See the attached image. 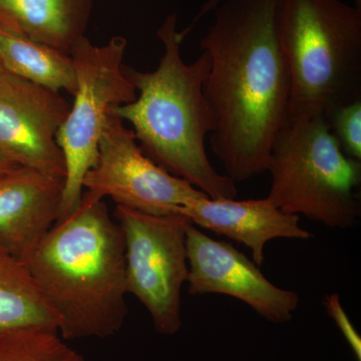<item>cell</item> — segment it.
Here are the masks:
<instances>
[{"label": "cell", "mask_w": 361, "mask_h": 361, "mask_svg": "<svg viewBox=\"0 0 361 361\" xmlns=\"http://www.w3.org/2000/svg\"><path fill=\"white\" fill-rule=\"evenodd\" d=\"M18 167H20V166L16 165L14 161L7 158V157L0 151V176L6 174V173L11 172V171Z\"/></svg>", "instance_id": "obj_20"}, {"label": "cell", "mask_w": 361, "mask_h": 361, "mask_svg": "<svg viewBox=\"0 0 361 361\" xmlns=\"http://www.w3.org/2000/svg\"><path fill=\"white\" fill-rule=\"evenodd\" d=\"M280 0H224L201 42L213 153L235 183L267 170L288 118L290 80L278 33Z\"/></svg>", "instance_id": "obj_1"}, {"label": "cell", "mask_w": 361, "mask_h": 361, "mask_svg": "<svg viewBox=\"0 0 361 361\" xmlns=\"http://www.w3.org/2000/svg\"><path fill=\"white\" fill-rule=\"evenodd\" d=\"M194 225L248 247L253 262L264 263L266 244L278 238L307 240L312 234L299 225V216L283 212L267 198L214 200L203 194L178 209Z\"/></svg>", "instance_id": "obj_12"}, {"label": "cell", "mask_w": 361, "mask_h": 361, "mask_svg": "<svg viewBox=\"0 0 361 361\" xmlns=\"http://www.w3.org/2000/svg\"><path fill=\"white\" fill-rule=\"evenodd\" d=\"M25 262L65 341L121 331L128 315L125 241L104 200L82 195Z\"/></svg>", "instance_id": "obj_2"}, {"label": "cell", "mask_w": 361, "mask_h": 361, "mask_svg": "<svg viewBox=\"0 0 361 361\" xmlns=\"http://www.w3.org/2000/svg\"><path fill=\"white\" fill-rule=\"evenodd\" d=\"M355 6L361 8V0H355Z\"/></svg>", "instance_id": "obj_21"}, {"label": "cell", "mask_w": 361, "mask_h": 361, "mask_svg": "<svg viewBox=\"0 0 361 361\" xmlns=\"http://www.w3.org/2000/svg\"><path fill=\"white\" fill-rule=\"evenodd\" d=\"M329 125L342 151L361 161V99L337 109L330 116Z\"/></svg>", "instance_id": "obj_17"}, {"label": "cell", "mask_w": 361, "mask_h": 361, "mask_svg": "<svg viewBox=\"0 0 361 361\" xmlns=\"http://www.w3.org/2000/svg\"><path fill=\"white\" fill-rule=\"evenodd\" d=\"M1 71H2L1 66H0V73H1Z\"/></svg>", "instance_id": "obj_22"}, {"label": "cell", "mask_w": 361, "mask_h": 361, "mask_svg": "<svg viewBox=\"0 0 361 361\" xmlns=\"http://www.w3.org/2000/svg\"><path fill=\"white\" fill-rule=\"evenodd\" d=\"M0 361H87L58 330L25 327L0 334Z\"/></svg>", "instance_id": "obj_16"}, {"label": "cell", "mask_w": 361, "mask_h": 361, "mask_svg": "<svg viewBox=\"0 0 361 361\" xmlns=\"http://www.w3.org/2000/svg\"><path fill=\"white\" fill-rule=\"evenodd\" d=\"M0 66L2 71L54 92L73 96L77 75L70 54L49 45L14 35L0 26Z\"/></svg>", "instance_id": "obj_14"}, {"label": "cell", "mask_w": 361, "mask_h": 361, "mask_svg": "<svg viewBox=\"0 0 361 361\" xmlns=\"http://www.w3.org/2000/svg\"><path fill=\"white\" fill-rule=\"evenodd\" d=\"M71 104L59 92L0 73V151L20 167L65 180L56 135Z\"/></svg>", "instance_id": "obj_9"}, {"label": "cell", "mask_w": 361, "mask_h": 361, "mask_svg": "<svg viewBox=\"0 0 361 361\" xmlns=\"http://www.w3.org/2000/svg\"><path fill=\"white\" fill-rule=\"evenodd\" d=\"M267 199L280 210L331 228L353 227L361 215V161L350 158L322 116L287 122L271 149Z\"/></svg>", "instance_id": "obj_5"}, {"label": "cell", "mask_w": 361, "mask_h": 361, "mask_svg": "<svg viewBox=\"0 0 361 361\" xmlns=\"http://www.w3.org/2000/svg\"><path fill=\"white\" fill-rule=\"evenodd\" d=\"M323 305L327 314L334 320L342 336L346 339L351 350L355 353L356 360L361 361V337L349 319L348 313L342 307L338 294L332 293L324 297Z\"/></svg>", "instance_id": "obj_18"}, {"label": "cell", "mask_w": 361, "mask_h": 361, "mask_svg": "<svg viewBox=\"0 0 361 361\" xmlns=\"http://www.w3.org/2000/svg\"><path fill=\"white\" fill-rule=\"evenodd\" d=\"M224 1V0H206L203 4H202L200 11H198V13L195 16L193 21H192L191 25L188 26L187 28H185L184 30H182L183 35L186 37V35H189V32H191L192 30L197 25V23H199L202 20V18H205V16H208L209 13H212L214 9L216 8L221 2Z\"/></svg>", "instance_id": "obj_19"}, {"label": "cell", "mask_w": 361, "mask_h": 361, "mask_svg": "<svg viewBox=\"0 0 361 361\" xmlns=\"http://www.w3.org/2000/svg\"><path fill=\"white\" fill-rule=\"evenodd\" d=\"M290 80L287 122L330 116L361 99V8L341 0H280Z\"/></svg>", "instance_id": "obj_4"}, {"label": "cell", "mask_w": 361, "mask_h": 361, "mask_svg": "<svg viewBox=\"0 0 361 361\" xmlns=\"http://www.w3.org/2000/svg\"><path fill=\"white\" fill-rule=\"evenodd\" d=\"M186 246L188 293L234 297L271 322L292 319L300 301L298 294L273 284L232 244L211 238L192 223L187 229Z\"/></svg>", "instance_id": "obj_10"}, {"label": "cell", "mask_w": 361, "mask_h": 361, "mask_svg": "<svg viewBox=\"0 0 361 361\" xmlns=\"http://www.w3.org/2000/svg\"><path fill=\"white\" fill-rule=\"evenodd\" d=\"M115 216L125 241L128 294L146 308L157 331L177 334L189 275L186 233L191 220L180 213L153 215L122 206H116Z\"/></svg>", "instance_id": "obj_7"}, {"label": "cell", "mask_w": 361, "mask_h": 361, "mask_svg": "<svg viewBox=\"0 0 361 361\" xmlns=\"http://www.w3.org/2000/svg\"><path fill=\"white\" fill-rule=\"evenodd\" d=\"M25 327L58 330V318L25 261L0 246V334Z\"/></svg>", "instance_id": "obj_15"}, {"label": "cell", "mask_w": 361, "mask_h": 361, "mask_svg": "<svg viewBox=\"0 0 361 361\" xmlns=\"http://www.w3.org/2000/svg\"><path fill=\"white\" fill-rule=\"evenodd\" d=\"M65 180L18 167L0 176V246L23 261L56 224Z\"/></svg>", "instance_id": "obj_11"}, {"label": "cell", "mask_w": 361, "mask_h": 361, "mask_svg": "<svg viewBox=\"0 0 361 361\" xmlns=\"http://www.w3.org/2000/svg\"><path fill=\"white\" fill-rule=\"evenodd\" d=\"M126 49L127 39L123 37H114L103 45L84 37L71 49L77 90L56 135L66 166L58 221L75 212L82 201V182L96 163L99 139L111 110L132 103L137 97L123 63Z\"/></svg>", "instance_id": "obj_6"}, {"label": "cell", "mask_w": 361, "mask_h": 361, "mask_svg": "<svg viewBox=\"0 0 361 361\" xmlns=\"http://www.w3.org/2000/svg\"><path fill=\"white\" fill-rule=\"evenodd\" d=\"M82 187L84 196L92 200L109 197L116 206L153 215L177 213L186 202L204 194L152 161L132 129L113 111L104 123L96 163Z\"/></svg>", "instance_id": "obj_8"}, {"label": "cell", "mask_w": 361, "mask_h": 361, "mask_svg": "<svg viewBox=\"0 0 361 361\" xmlns=\"http://www.w3.org/2000/svg\"><path fill=\"white\" fill-rule=\"evenodd\" d=\"M157 37L164 52L156 70L126 66L137 97L111 111L129 123L142 152L157 165L210 199H235L236 183L214 169L206 152V137L214 130L204 92L209 54L203 51L194 63H185L180 51L185 37L177 30L175 13L166 18Z\"/></svg>", "instance_id": "obj_3"}, {"label": "cell", "mask_w": 361, "mask_h": 361, "mask_svg": "<svg viewBox=\"0 0 361 361\" xmlns=\"http://www.w3.org/2000/svg\"><path fill=\"white\" fill-rule=\"evenodd\" d=\"M92 0H0L7 32L70 54L85 37Z\"/></svg>", "instance_id": "obj_13"}]
</instances>
